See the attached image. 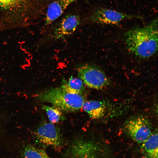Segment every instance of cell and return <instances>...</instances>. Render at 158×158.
Instances as JSON below:
<instances>
[{
	"instance_id": "1",
	"label": "cell",
	"mask_w": 158,
	"mask_h": 158,
	"mask_svg": "<svg viewBox=\"0 0 158 158\" xmlns=\"http://www.w3.org/2000/svg\"><path fill=\"white\" fill-rule=\"evenodd\" d=\"M158 19L143 27H135L125 32L124 40L128 50L141 58L153 56L158 49Z\"/></svg>"
},
{
	"instance_id": "2",
	"label": "cell",
	"mask_w": 158,
	"mask_h": 158,
	"mask_svg": "<svg viewBox=\"0 0 158 158\" xmlns=\"http://www.w3.org/2000/svg\"><path fill=\"white\" fill-rule=\"evenodd\" d=\"M36 10L33 0H0V30L27 26Z\"/></svg>"
},
{
	"instance_id": "3",
	"label": "cell",
	"mask_w": 158,
	"mask_h": 158,
	"mask_svg": "<svg viewBox=\"0 0 158 158\" xmlns=\"http://www.w3.org/2000/svg\"><path fill=\"white\" fill-rule=\"evenodd\" d=\"M36 97L40 102L49 103L61 110L66 112L79 110L85 102L83 95L68 92L61 87L46 90Z\"/></svg>"
},
{
	"instance_id": "4",
	"label": "cell",
	"mask_w": 158,
	"mask_h": 158,
	"mask_svg": "<svg viewBox=\"0 0 158 158\" xmlns=\"http://www.w3.org/2000/svg\"><path fill=\"white\" fill-rule=\"evenodd\" d=\"M77 70L78 78L90 88L101 89L110 83V80L105 73L97 66L84 64L79 66Z\"/></svg>"
},
{
	"instance_id": "5",
	"label": "cell",
	"mask_w": 158,
	"mask_h": 158,
	"mask_svg": "<svg viewBox=\"0 0 158 158\" xmlns=\"http://www.w3.org/2000/svg\"><path fill=\"white\" fill-rule=\"evenodd\" d=\"M143 19L139 15L129 14L104 7H99L93 11L88 19L92 23L103 24L118 25L127 20Z\"/></svg>"
},
{
	"instance_id": "6",
	"label": "cell",
	"mask_w": 158,
	"mask_h": 158,
	"mask_svg": "<svg viewBox=\"0 0 158 158\" xmlns=\"http://www.w3.org/2000/svg\"><path fill=\"white\" fill-rule=\"evenodd\" d=\"M125 129L132 139L139 143L144 142L152 133L149 120L142 115L135 116L128 120L125 125Z\"/></svg>"
},
{
	"instance_id": "7",
	"label": "cell",
	"mask_w": 158,
	"mask_h": 158,
	"mask_svg": "<svg viewBox=\"0 0 158 158\" xmlns=\"http://www.w3.org/2000/svg\"><path fill=\"white\" fill-rule=\"evenodd\" d=\"M37 137L39 142L46 146L57 148L63 140L59 129L52 123H45L37 129Z\"/></svg>"
},
{
	"instance_id": "8",
	"label": "cell",
	"mask_w": 158,
	"mask_h": 158,
	"mask_svg": "<svg viewBox=\"0 0 158 158\" xmlns=\"http://www.w3.org/2000/svg\"><path fill=\"white\" fill-rule=\"evenodd\" d=\"M80 23V18L77 15L70 14L63 17L54 26L51 33L55 39L62 38L73 33Z\"/></svg>"
},
{
	"instance_id": "9",
	"label": "cell",
	"mask_w": 158,
	"mask_h": 158,
	"mask_svg": "<svg viewBox=\"0 0 158 158\" xmlns=\"http://www.w3.org/2000/svg\"><path fill=\"white\" fill-rule=\"evenodd\" d=\"M97 150L98 145L92 140H76L70 147V158H96Z\"/></svg>"
},
{
	"instance_id": "10",
	"label": "cell",
	"mask_w": 158,
	"mask_h": 158,
	"mask_svg": "<svg viewBox=\"0 0 158 158\" xmlns=\"http://www.w3.org/2000/svg\"><path fill=\"white\" fill-rule=\"evenodd\" d=\"M77 0H57L48 6L46 14L45 25H49L58 19L67 8Z\"/></svg>"
},
{
	"instance_id": "11",
	"label": "cell",
	"mask_w": 158,
	"mask_h": 158,
	"mask_svg": "<svg viewBox=\"0 0 158 158\" xmlns=\"http://www.w3.org/2000/svg\"><path fill=\"white\" fill-rule=\"evenodd\" d=\"M142 144L141 150L144 158H158L157 130L152 132L148 138Z\"/></svg>"
},
{
	"instance_id": "12",
	"label": "cell",
	"mask_w": 158,
	"mask_h": 158,
	"mask_svg": "<svg viewBox=\"0 0 158 158\" xmlns=\"http://www.w3.org/2000/svg\"><path fill=\"white\" fill-rule=\"evenodd\" d=\"M82 107L90 117L93 119H98L103 116L107 110L104 103L96 100L84 102Z\"/></svg>"
},
{
	"instance_id": "13",
	"label": "cell",
	"mask_w": 158,
	"mask_h": 158,
	"mask_svg": "<svg viewBox=\"0 0 158 158\" xmlns=\"http://www.w3.org/2000/svg\"><path fill=\"white\" fill-rule=\"evenodd\" d=\"M84 84L80 78L71 76L67 81L63 80L61 87L68 92L82 95L85 90Z\"/></svg>"
},
{
	"instance_id": "14",
	"label": "cell",
	"mask_w": 158,
	"mask_h": 158,
	"mask_svg": "<svg viewBox=\"0 0 158 158\" xmlns=\"http://www.w3.org/2000/svg\"><path fill=\"white\" fill-rule=\"evenodd\" d=\"M23 154L24 158H51L44 150L31 145L25 148Z\"/></svg>"
},
{
	"instance_id": "15",
	"label": "cell",
	"mask_w": 158,
	"mask_h": 158,
	"mask_svg": "<svg viewBox=\"0 0 158 158\" xmlns=\"http://www.w3.org/2000/svg\"><path fill=\"white\" fill-rule=\"evenodd\" d=\"M42 109L46 112L48 118L51 123H56L62 120L63 116L61 111L54 106L44 105Z\"/></svg>"
},
{
	"instance_id": "16",
	"label": "cell",
	"mask_w": 158,
	"mask_h": 158,
	"mask_svg": "<svg viewBox=\"0 0 158 158\" xmlns=\"http://www.w3.org/2000/svg\"></svg>"
}]
</instances>
